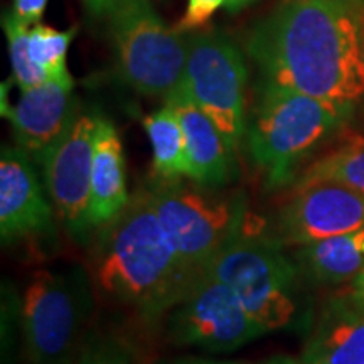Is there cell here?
I'll use <instances>...</instances> for the list:
<instances>
[{
	"instance_id": "cell-25",
	"label": "cell",
	"mask_w": 364,
	"mask_h": 364,
	"mask_svg": "<svg viewBox=\"0 0 364 364\" xmlns=\"http://www.w3.org/2000/svg\"><path fill=\"white\" fill-rule=\"evenodd\" d=\"M88 11L97 17H110L127 0H83Z\"/></svg>"
},
{
	"instance_id": "cell-29",
	"label": "cell",
	"mask_w": 364,
	"mask_h": 364,
	"mask_svg": "<svg viewBox=\"0 0 364 364\" xmlns=\"http://www.w3.org/2000/svg\"><path fill=\"white\" fill-rule=\"evenodd\" d=\"M257 2V0H226L228 11H240V9L250 6V4Z\"/></svg>"
},
{
	"instance_id": "cell-27",
	"label": "cell",
	"mask_w": 364,
	"mask_h": 364,
	"mask_svg": "<svg viewBox=\"0 0 364 364\" xmlns=\"http://www.w3.org/2000/svg\"><path fill=\"white\" fill-rule=\"evenodd\" d=\"M177 364H241L235 361H213V359H184V361H179Z\"/></svg>"
},
{
	"instance_id": "cell-18",
	"label": "cell",
	"mask_w": 364,
	"mask_h": 364,
	"mask_svg": "<svg viewBox=\"0 0 364 364\" xmlns=\"http://www.w3.org/2000/svg\"><path fill=\"white\" fill-rule=\"evenodd\" d=\"M144 129L152 147V167L157 179L191 181L193 167L188 142L174 107L164 102L162 108L144 118Z\"/></svg>"
},
{
	"instance_id": "cell-5",
	"label": "cell",
	"mask_w": 364,
	"mask_h": 364,
	"mask_svg": "<svg viewBox=\"0 0 364 364\" xmlns=\"http://www.w3.org/2000/svg\"><path fill=\"white\" fill-rule=\"evenodd\" d=\"M282 241L248 216L230 243L204 270L231 287L255 321L268 332L284 329L297 314V267L282 250Z\"/></svg>"
},
{
	"instance_id": "cell-15",
	"label": "cell",
	"mask_w": 364,
	"mask_h": 364,
	"mask_svg": "<svg viewBox=\"0 0 364 364\" xmlns=\"http://www.w3.org/2000/svg\"><path fill=\"white\" fill-rule=\"evenodd\" d=\"M127 191L125 152L117 127L100 115L95 135L93 167H91L88 220L98 230L124 213L130 201Z\"/></svg>"
},
{
	"instance_id": "cell-20",
	"label": "cell",
	"mask_w": 364,
	"mask_h": 364,
	"mask_svg": "<svg viewBox=\"0 0 364 364\" xmlns=\"http://www.w3.org/2000/svg\"><path fill=\"white\" fill-rule=\"evenodd\" d=\"M76 36V27L58 31L51 26L36 24L29 31V56L46 80H71L68 71V49Z\"/></svg>"
},
{
	"instance_id": "cell-10",
	"label": "cell",
	"mask_w": 364,
	"mask_h": 364,
	"mask_svg": "<svg viewBox=\"0 0 364 364\" xmlns=\"http://www.w3.org/2000/svg\"><path fill=\"white\" fill-rule=\"evenodd\" d=\"M98 120L100 113L80 108L70 129L41 164L54 211L76 240L93 231L88 211Z\"/></svg>"
},
{
	"instance_id": "cell-12",
	"label": "cell",
	"mask_w": 364,
	"mask_h": 364,
	"mask_svg": "<svg viewBox=\"0 0 364 364\" xmlns=\"http://www.w3.org/2000/svg\"><path fill=\"white\" fill-rule=\"evenodd\" d=\"M34 161L21 147L0 154V236L2 243L48 238L54 233V206Z\"/></svg>"
},
{
	"instance_id": "cell-9",
	"label": "cell",
	"mask_w": 364,
	"mask_h": 364,
	"mask_svg": "<svg viewBox=\"0 0 364 364\" xmlns=\"http://www.w3.org/2000/svg\"><path fill=\"white\" fill-rule=\"evenodd\" d=\"M172 343L208 353H231L267 331L247 312L230 285L203 270L167 312Z\"/></svg>"
},
{
	"instance_id": "cell-19",
	"label": "cell",
	"mask_w": 364,
	"mask_h": 364,
	"mask_svg": "<svg viewBox=\"0 0 364 364\" xmlns=\"http://www.w3.org/2000/svg\"><path fill=\"white\" fill-rule=\"evenodd\" d=\"M338 182L364 194V140H353L321 157L304 172L297 186Z\"/></svg>"
},
{
	"instance_id": "cell-2",
	"label": "cell",
	"mask_w": 364,
	"mask_h": 364,
	"mask_svg": "<svg viewBox=\"0 0 364 364\" xmlns=\"http://www.w3.org/2000/svg\"><path fill=\"white\" fill-rule=\"evenodd\" d=\"M98 230L91 273L95 289L147 321L167 316L199 275L176 252L145 186L130 196L117 220Z\"/></svg>"
},
{
	"instance_id": "cell-13",
	"label": "cell",
	"mask_w": 364,
	"mask_h": 364,
	"mask_svg": "<svg viewBox=\"0 0 364 364\" xmlns=\"http://www.w3.org/2000/svg\"><path fill=\"white\" fill-rule=\"evenodd\" d=\"M75 80H48L34 88L21 90L19 102L7 108L17 147L33 161L43 164L80 112Z\"/></svg>"
},
{
	"instance_id": "cell-26",
	"label": "cell",
	"mask_w": 364,
	"mask_h": 364,
	"mask_svg": "<svg viewBox=\"0 0 364 364\" xmlns=\"http://www.w3.org/2000/svg\"><path fill=\"white\" fill-rule=\"evenodd\" d=\"M351 297L356 300L359 306L364 307V268L353 279Z\"/></svg>"
},
{
	"instance_id": "cell-30",
	"label": "cell",
	"mask_w": 364,
	"mask_h": 364,
	"mask_svg": "<svg viewBox=\"0 0 364 364\" xmlns=\"http://www.w3.org/2000/svg\"><path fill=\"white\" fill-rule=\"evenodd\" d=\"M363 53H364V38H363Z\"/></svg>"
},
{
	"instance_id": "cell-24",
	"label": "cell",
	"mask_w": 364,
	"mask_h": 364,
	"mask_svg": "<svg viewBox=\"0 0 364 364\" xmlns=\"http://www.w3.org/2000/svg\"><path fill=\"white\" fill-rule=\"evenodd\" d=\"M49 0H12L11 12L27 26H36L43 19Z\"/></svg>"
},
{
	"instance_id": "cell-16",
	"label": "cell",
	"mask_w": 364,
	"mask_h": 364,
	"mask_svg": "<svg viewBox=\"0 0 364 364\" xmlns=\"http://www.w3.org/2000/svg\"><path fill=\"white\" fill-rule=\"evenodd\" d=\"M304 364H364V307L334 302L322 314L302 353Z\"/></svg>"
},
{
	"instance_id": "cell-22",
	"label": "cell",
	"mask_w": 364,
	"mask_h": 364,
	"mask_svg": "<svg viewBox=\"0 0 364 364\" xmlns=\"http://www.w3.org/2000/svg\"><path fill=\"white\" fill-rule=\"evenodd\" d=\"M75 364H135V356L125 341L98 336L83 343Z\"/></svg>"
},
{
	"instance_id": "cell-14",
	"label": "cell",
	"mask_w": 364,
	"mask_h": 364,
	"mask_svg": "<svg viewBox=\"0 0 364 364\" xmlns=\"http://www.w3.org/2000/svg\"><path fill=\"white\" fill-rule=\"evenodd\" d=\"M164 102L171 103L179 117L188 142L193 177L208 188H223L231 181L236 156L215 122L196 105L182 85Z\"/></svg>"
},
{
	"instance_id": "cell-4",
	"label": "cell",
	"mask_w": 364,
	"mask_h": 364,
	"mask_svg": "<svg viewBox=\"0 0 364 364\" xmlns=\"http://www.w3.org/2000/svg\"><path fill=\"white\" fill-rule=\"evenodd\" d=\"M93 279L78 265L36 270L21 299V331L31 364H73L93 309Z\"/></svg>"
},
{
	"instance_id": "cell-21",
	"label": "cell",
	"mask_w": 364,
	"mask_h": 364,
	"mask_svg": "<svg viewBox=\"0 0 364 364\" xmlns=\"http://www.w3.org/2000/svg\"><path fill=\"white\" fill-rule=\"evenodd\" d=\"M2 27L6 31V38L9 44V56H11L12 78L19 90L34 88L44 83L46 76L41 73L29 56V31L33 26H27L17 19L9 11L2 16Z\"/></svg>"
},
{
	"instance_id": "cell-17",
	"label": "cell",
	"mask_w": 364,
	"mask_h": 364,
	"mask_svg": "<svg viewBox=\"0 0 364 364\" xmlns=\"http://www.w3.org/2000/svg\"><path fill=\"white\" fill-rule=\"evenodd\" d=\"M297 260L321 284L351 280L364 268V228L300 247Z\"/></svg>"
},
{
	"instance_id": "cell-1",
	"label": "cell",
	"mask_w": 364,
	"mask_h": 364,
	"mask_svg": "<svg viewBox=\"0 0 364 364\" xmlns=\"http://www.w3.org/2000/svg\"><path fill=\"white\" fill-rule=\"evenodd\" d=\"M364 0H280L250 31L260 81L351 105L364 95Z\"/></svg>"
},
{
	"instance_id": "cell-3",
	"label": "cell",
	"mask_w": 364,
	"mask_h": 364,
	"mask_svg": "<svg viewBox=\"0 0 364 364\" xmlns=\"http://www.w3.org/2000/svg\"><path fill=\"white\" fill-rule=\"evenodd\" d=\"M354 107L314 98L260 81L247 118L250 156L273 188L289 184L299 164L341 129Z\"/></svg>"
},
{
	"instance_id": "cell-8",
	"label": "cell",
	"mask_w": 364,
	"mask_h": 364,
	"mask_svg": "<svg viewBox=\"0 0 364 364\" xmlns=\"http://www.w3.org/2000/svg\"><path fill=\"white\" fill-rule=\"evenodd\" d=\"M248 70L243 53L221 31L189 36L182 88L221 130L236 156L247 134Z\"/></svg>"
},
{
	"instance_id": "cell-6",
	"label": "cell",
	"mask_w": 364,
	"mask_h": 364,
	"mask_svg": "<svg viewBox=\"0 0 364 364\" xmlns=\"http://www.w3.org/2000/svg\"><path fill=\"white\" fill-rule=\"evenodd\" d=\"M145 188L176 252L194 273L215 260L247 218L245 199L220 188L157 177Z\"/></svg>"
},
{
	"instance_id": "cell-11",
	"label": "cell",
	"mask_w": 364,
	"mask_h": 364,
	"mask_svg": "<svg viewBox=\"0 0 364 364\" xmlns=\"http://www.w3.org/2000/svg\"><path fill=\"white\" fill-rule=\"evenodd\" d=\"M364 228V194L338 182L297 186L282 209L279 238L284 245L306 247Z\"/></svg>"
},
{
	"instance_id": "cell-28",
	"label": "cell",
	"mask_w": 364,
	"mask_h": 364,
	"mask_svg": "<svg viewBox=\"0 0 364 364\" xmlns=\"http://www.w3.org/2000/svg\"><path fill=\"white\" fill-rule=\"evenodd\" d=\"M258 364H304V363L297 361V359L289 358V356H275V358L267 359V361L258 363Z\"/></svg>"
},
{
	"instance_id": "cell-23",
	"label": "cell",
	"mask_w": 364,
	"mask_h": 364,
	"mask_svg": "<svg viewBox=\"0 0 364 364\" xmlns=\"http://www.w3.org/2000/svg\"><path fill=\"white\" fill-rule=\"evenodd\" d=\"M223 6H226V0H189L186 14L174 27L179 33H194L209 22Z\"/></svg>"
},
{
	"instance_id": "cell-7",
	"label": "cell",
	"mask_w": 364,
	"mask_h": 364,
	"mask_svg": "<svg viewBox=\"0 0 364 364\" xmlns=\"http://www.w3.org/2000/svg\"><path fill=\"white\" fill-rule=\"evenodd\" d=\"M108 21L122 80L144 97L169 98L184 81L189 36L167 26L150 0H127Z\"/></svg>"
}]
</instances>
